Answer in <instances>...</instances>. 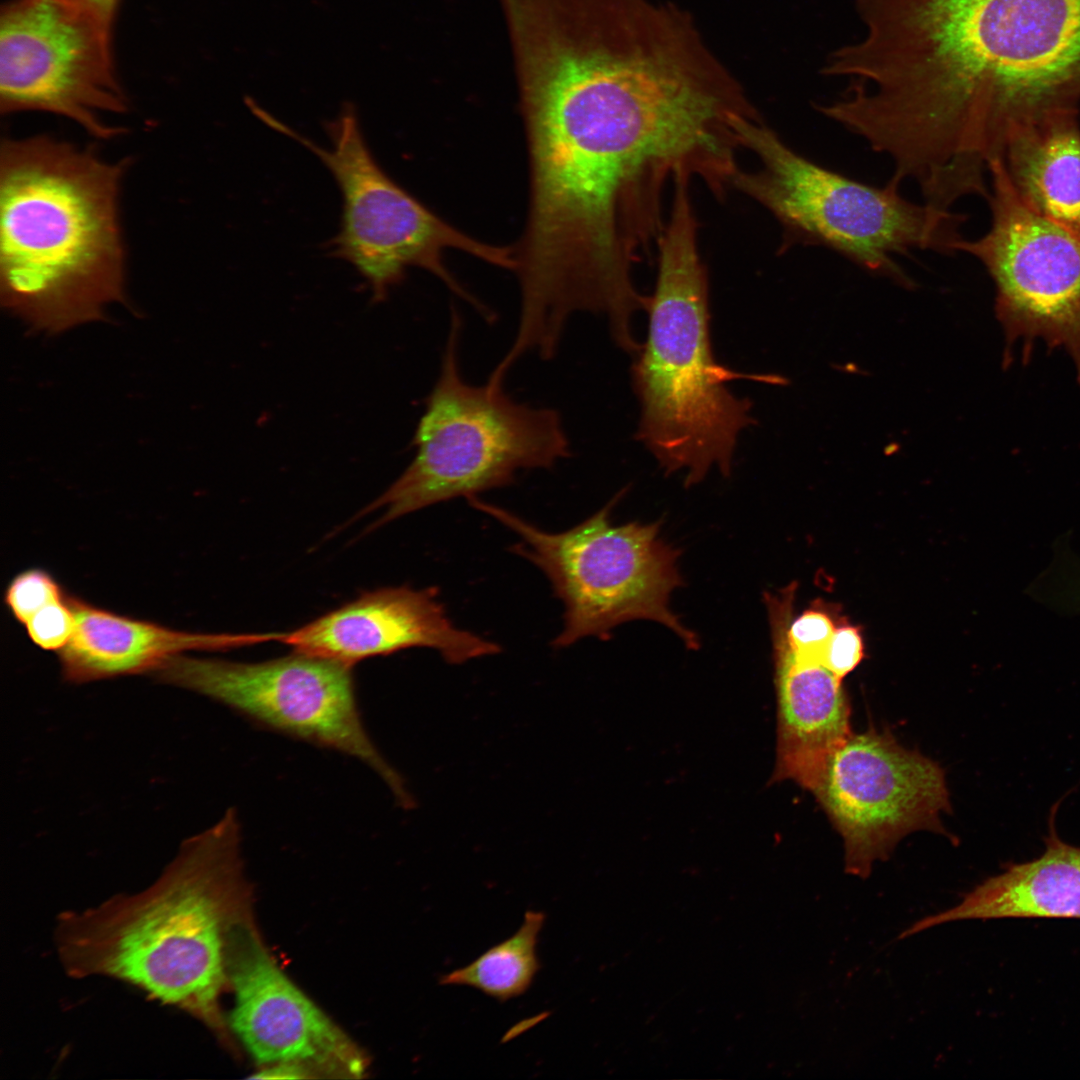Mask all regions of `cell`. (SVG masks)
Segmentation results:
<instances>
[{"label":"cell","instance_id":"cell-7","mask_svg":"<svg viewBox=\"0 0 1080 1080\" xmlns=\"http://www.w3.org/2000/svg\"><path fill=\"white\" fill-rule=\"evenodd\" d=\"M462 320L452 309L438 378L416 426L413 460L364 512L376 526L458 497L510 485L521 470L549 469L571 455L559 412L512 399L503 387L467 382L460 370Z\"/></svg>","mask_w":1080,"mask_h":1080},{"label":"cell","instance_id":"cell-2","mask_svg":"<svg viewBox=\"0 0 1080 1080\" xmlns=\"http://www.w3.org/2000/svg\"><path fill=\"white\" fill-rule=\"evenodd\" d=\"M895 57L927 117L998 157L1016 128L1076 111L1080 0H904Z\"/></svg>","mask_w":1080,"mask_h":1080},{"label":"cell","instance_id":"cell-1","mask_svg":"<svg viewBox=\"0 0 1080 1080\" xmlns=\"http://www.w3.org/2000/svg\"><path fill=\"white\" fill-rule=\"evenodd\" d=\"M529 204L515 250L520 307L564 323L622 321L643 303L633 271L664 228L668 184L724 199L740 169L741 95L691 53L636 41L517 86Z\"/></svg>","mask_w":1080,"mask_h":1080},{"label":"cell","instance_id":"cell-3","mask_svg":"<svg viewBox=\"0 0 1080 1080\" xmlns=\"http://www.w3.org/2000/svg\"><path fill=\"white\" fill-rule=\"evenodd\" d=\"M128 163L49 135L2 139L0 298L32 329L60 333L124 301Z\"/></svg>","mask_w":1080,"mask_h":1080},{"label":"cell","instance_id":"cell-20","mask_svg":"<svg viewBox=\"0 0 1080 1080\" xmlns=\"http://www.w3.org/2000/svg\"><path fill=\"white\" fill-rule=\"evenodd\" d=\"M545 919L542 911H526L513 935L470 964L442 975L440 985L469 986L500 1002L523 995L541 969L537 946Z\"/></svg>","mask_w":1080,"mask_h":1080},{"label":"cell","instance_id":"cell-25","mask_svg":"<svg viewBox=\"0 0 1080 1080\" xmlns=\"http://www.w3.org/2000/svg\"><path fill=\"white\" fill-rule=\"evenodd\" d=\"M106 15L114 19L119 0H89Z\"/></svg>","mask_w":1080,"mask_h":1080},{"label":"cell","instance_id":"cell-12","mask_svg":"<svg viewBox=\"0 0 1080 1080\" xmlns=\"http://www.w3.org/2000/svg\"><path fill=\"white\" fill-rule=\"evenodd\" d=\"M989 230L963 239L996 286L995 311L1007 346L1042 338L1072 357L1080 383V237L1038 214L1017 195L1000 159L988 166Z\"/></svg>","mask_w":1080,"mask_h":1080},{"label":"cell","instance_id":"cell-18","mask_svg":"<svg viewBox=\"0 0 1080 1080\" xmlns=\"http://www.w3.org/2000/svg\"><path fill=\"white\" fill-rule=\"evenodd\" d=\"M1005 918L1080 920V847L1062 841L1053 825L1040 857L1005 865L956 906L916 921L901 937L948 922Z\"/></svg>","mask_w":1080,"mask_h":1080},{"label":"cell","instance_id":"cell-24","mask_svg":"<svg viewBox=\"0 0 1080 1080\" xmlns=\"http://www.w3.org/2000/svg\"><path fill=\"white\" fill-rule=\"evenodd\" d=\"M864 657V645L856 627L845 625L836 628L822 664L843 679L852 672Z\"/></svg>","mask_w":1080,"mask_h":1080},{"label":"cell","instance_id":"cell-22","mask_svg":"<svg viewBox=\"0 0 1080 1080\" xmlns=\"http://www.w3.org/2000/svg\"><path fill=\"white\" fill-rule=\"evenodd\" d=\"M793 604L785 613L783 630L788 646L797 654L822 664L835 627L832 618L824 611L811 608L796 618Z\"/></svg>","mask_w":1080,"mask_h":1080},{"label":"cell","instance_id":"cell-13","mask_svg":"<svg viewBox=\"0 0 1080 1080\" xmlns=\"http://www.w3.org/2000/svg\"><path fill=\"white\" fill-rule=\"evenodd\" d=\"M813 793L843 838L846 873L860 878L906 834L941 830L950 808L939 765L875 729L850 735Z\"/></svg>","mask_w":1080,"mask_h":1080},{"label":"cell","instance_id":"cell-15","mask_svg":"<svg viewBox=\"0 0 1080 1080\" xmlns=\"http://www.w3.org/2000/svg\"><path fill=\"white\" fill-rule=\"evenodd\" d=\"M438 589L407 586L362 594L276 641L295 652L348 665L412 647L435 649L450 664L497 654L501 647L454 625Z\"/></svg>","mask_w":1080,"mask_h":1080},{"label":"cell","instance_id":"cell-19","mask_svg":"<svg viewBox=\"0 0 1080 1080\" xmlns=\"http://www.w3.org/2000/svg\"><path fill=\"white\" fill-rule=\"evenodd\" d=\"M999 159L1027 206L1080 237V128L1076 111L1050 114L1016 128Z\"/></svg>","mask_w":1080,"mask_h":1080},{"label":"cell","instance_id":"cell-16","mask_svg":"<svg viewBox=\"0 0 1080 1080\" xmlns=\"http://www.w3.org/2000/svg\"><path fill=\"white\" fill-rule=\"evenodd\" d=\"M765 603L776 666L777 776L813 792L831 756L852 734L850 706L842 679L788 646L783 630L786 600L770 596Z\"/></svg>","mask_w":1080,"mask_h":1080},{"label":"cell","instance_id":"cell-23","mask_svg":"<svg viewBox=\"0 0 1080 1080\" xmlns=\"http://www.w3.org/2000/svg\"><path fill=\"white\" fill-rule=\"evenodd\" d=\"M29 639L45 651L59 652L71 639L75 628V615L66 598L52 602L39 610L24 625Z\"/></svg>","mask_w":1080,"mask_h":1080},{"label":"cell","instance_id":"cell-9","mask_svg":"<svg viewBox=\"0 0 1080 1080\" xmlns=\"http://www.w3.org/2000/svg\"><path fill=\"white\" fill-rule=\"evenodd\" d=\"M251 112L269 128L297 141L327 167L342 196L340 228L328 243L330 255L350 263L367 281L374 301L417 267L440 279L485 320L494 314L447 268L448 251H460L514 271V247L486 243L459 230L405 190L373 156L351 104L325 127L330 145L319 146L256 103Z\"/></svg>","mask_w":1080,"mask_h":1080},{"label":"cell","instance_id":"cell-11","mask_svg":"<svg viewBox=\"0 0 1080 1080\" xmlns=\"http://www.w3.org/2000/svg\"><path fill=\"white\" fill-rule=\"evenodd\" d=\"M351 667L298 652L259 663L184 653L170 657L150 675L212 698L264 726L362 760L401 804L409 805L401 777L363 726Z\"/></svg>","mask_w":1080,"mask_h":1080},{"label":"cell","instance_id":"cell-10","mask_svg":"<svg viewBox=\"0 0 1080 1080\" xmlns=\"http://www.w3.org/2000/svg\"><path fill=\"white\" fill-rule=\"evenodd\" d=\"M112 24L89 0H11L2 6L1 113H52L96 138L121 134L123 128L101 118L127 110L114 68Z\"/></svg>","mask_w":1080,"mask_h":1080},{"label":"cell","instance_id":"cell-4","mask_svg":"<svg viewBox=\"0 0 1080 1080\" xmlns=\"http://www.w3.org/2000/svg\"><path fill=\"white\" fill-rule=\"evenodd\" d=\"M242 890L240 826L229 809L183 841L145 889L61 913L58 959L72 978L117 979L220 1032L226 936Z\"/></svg>","mask_w":1080,"mask_h":1080},{"label":"cell","instance_id":"cell-14","mask_svg":"<svg viewBox=\"0 0 1080 1080\" xmlns=\"http://www.w3.org/2000/svg\"><path fill=\"white\" fill-rule=\"evenodd\" d=\"M225 960L235 995L229 1024L258 1064L296 1062L317 1072L361 1075L356 1046L282 972L242 914L227 932Z\"/></svg>","mask_w":1080,"mask_h":1080},{"label":"cell","instance_id":"cell-5","mask_svg":"<svg viewBox=\"0 0 1080 1080\" xmlns=\"http://www.w3.org/2000/svg\"><path fill=\"white\" fill-rule=\"evenodd\" d=\"M697 236L689 184L679 182L656 244L646 342L632 366L641 406L637 438L666 474L684 470L686 487L701 482L714 465L728 476L739 433L755 423L752 402L735 396L727 383H787L780 375L740 373L715 359L708 277Z\"/></svg>","mask_w":1080,"mask_h":1080},{"label":"cell","instance_id":"cell-6","mask_svg":"<svg viewBox=\"0 0 1080 1080\" xmlns=\"http://www.w3.org/2000/svg\"><path fill=\"white\" fill-rule=\"evenodd\" d=\"M740 146L759 167L741 168L733 188L766 208L783 229L782 248H828L863 270L913 290L915 281L895 256L914 250L958 253L967 215L906 199L900 186L860 182L804 157L761 117L735 122Z\"/></svg>","mask_w":1080,"mask_h":1080},{"label":"cell","instance_id":"cell-8","mask_svg":"<svg viewBox=\"0 0 1080 1080\" xmlns=\"http://www.w3.org/2000/svg\"><path fill=\"white\" fill-rule=\"evenodd\" d=\"M626 491L622 489L594 515L560 533L543 531L477 496L467 501L521 538L512 552L537 566L562 601L564 623L553 646H569L588 636L608 640L616 626L646 619L664 625L688 647L696 648L697 634L669 606L671 593L683 585L678 568L681 552L661 538L662 521L611 523V511Z\"/></svg>","mask_w":1080,"mask_h":1080},{"label":"cell","instance_id":"cell-21","mask_svg":"<svg viewBox=\"0 0 1080 1080\" xmlns=\"http://www.w3.org/2000/svg\"><path fill=\"white\" fill-rule=\"evenodd\" d=\"M64 587L47 570L33 567L19 572L6 586L3 601L13 618L25 625L48 604L67 597Z\"/></svg>","mask_w":1080,"mask_h":1080},{"label":"cell","instance_id":"cell-17","mask_svg":"<svg viewBox=\"0 0 1080 1080\" xmlns=\"http://www.w3.org/2000/svg\"><path fill=\"white\" fill-rule=\"evenodd\" d=\"M70 603L74 632L57 654L63 679L73 684L151 674L170 657L188 651H223L250 644L249 634L176 630L109 611L71 594Z\"/></svg>","mask_w":1080,"mask_h":1080}]
</instances>
